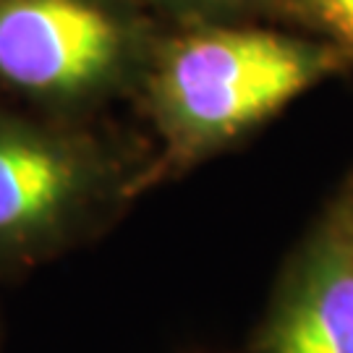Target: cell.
I'll use <instances>...</instances> for the list:
<instances>
[{"label":"cell","mask_w":353,"mask_h":353,"mask_svg":"<svg viewBox=\"0 0 353 353\" xmlns=\"http://www.w3.org/2000/svg\"><path fill=\"white\" fill-rule=\"evenodd\" d=\"M351 191H353V189H351Z\"/></svg>","instance_id":"52a82bcc"},{"label":"cell","mask_w":353,"mask_h":353,"mask_svg":"<svg viewBox=\"0 0 353 353\" xmlns=\"http://www.w3.org/2000/svg\"><path fill=\"white\" fill-rule=\"evenodd\" d=\"M348 68L341 50L283 24H168L137 94L160 141L137 189L249 139Z\"/></svg>","instance_id":"6da1fadb"},{"label":"cell","mask_w":353,"mask_h":353,"mask_svg":"<svg viewBox=\"0 0 353 353\" xmlns=\"http://www.w3.org/2000/svg\"><path fill=\"white\" fill-rule=\"evenodd\" d=\"M121 141L92 121L0 102V265L48 259L87 230L137 176Z\"/></svg>","instance_id":"3957f363"},{"label":"cell","mask_w":353,"mask_h":353,"mask_svg":"<svg viewBox=\"0 0 353 353\" xmlns=\"http://www.w3.org/2000/svg\"><path fill=\"white\" fill-rule=\"evenodd\" d=\"M283 26L327 42L353 65V0H288Z\"/></svg>","instance_id":"8992f818"},{"label":"cell","mask_w":353,"mask_h":353,"mask_svg":"<svg viewBox=\"0 0 353 353\" xmlns=\"http://www.w3.org/2000/svg\"><path fill=\"white\" fill-rule=\"evenodd\" d=\"M165 26L139 0H0V89L29 110L92 121L137 100Z\"/></svg>","instance_id":"7a4b0ae2"},{"label":"cell","mask_w":353,"mask_h":353,"mask_svg":"<svg viewBox=\"0 0 353 353\" xmlns=\"http://www.w3.org/2000/svg\"><path fill=\"white\" fill-rule=\"evenodd\" d=\"M256 353H353V191L330 207L290 259Z\"/></svg>","instance_id":"277c9868"},{"label":"cell","mask_w":353,"mask_h":353,"mask_svg":"<svg viewBox=\"0 0 353 353\" xmlns=\"http://www.w3.org/2000/svg\"><path fill=\"white\" fill-rule=\"evenodd\" d=\"M168 24L265 21L283 24L288 0H139Z\"/></svg>","instance_id":"5b68a950"}]
</instances>
